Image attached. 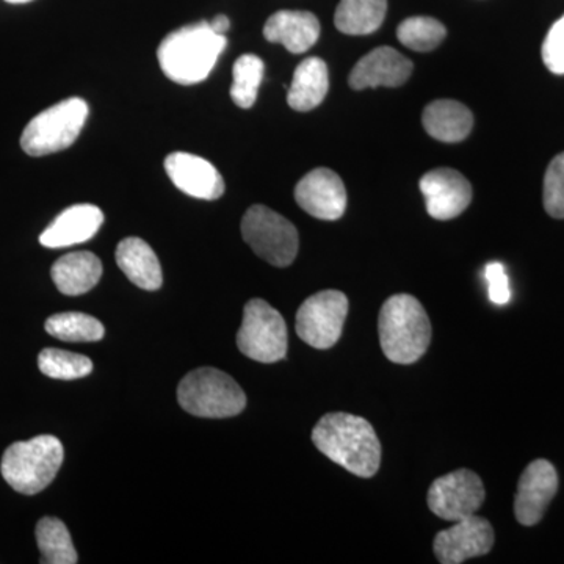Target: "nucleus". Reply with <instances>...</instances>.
Segmentation results:
<instances>
[{"mask_svg":"<svg viewBox=\"0 0 564 564\" xmlns=\"http://www.w3.org/2000/svg\"><path fill=\"white\" fill-rule=\"evenodd\" d=\"M263 36L270 43H280L292 54H303L317 43L321 22L310 11H276L265 22Z\"/></svg>","mask_w":564,"mask_h":564,"instance_id":"nucleus-18","label":"nucleus"},{"mask_svg":"<svg viewBox=\"0 0 564 564\" xmlns=\"http://www.w3.org/2000/svg\"><path fill=\"white\" fill-rule=\"evenodd\" d=\"M388 0H340L334 24L345 35H369L381 28Z\"/></svg>","mask_w":564,"mask_h":564,"instance_id":"nucleus-23","label":"nucleus"},{"mask_svg":"<svg viewBox=\"0 0 564 564\" xmlns=\"http://www.w3.org/2000/svg\"><path fill=\"white\" fill-rule=\"evenodd\" d=\"M177 402L182 410L196 417L225 419L242 413L247 395L228 373L203 367L182 378Z\"/></svg>","mask_w":564,"mask_h":564,"instance_id":"nucleus-5","label":"nucleus"},{"mask_svg":"<svg viewBox=\"0 0 564 564\" xmlns=\"http://www.w3.org/2000/svg\"><path fill=\"white\" fill-rule=\"evenodd\" d=\"M494 545V530L489 521L473 514L456 521L451 529L434 538V555L443 564H459L475 556L489 554Z\"/></svg>","mask_w":564,"mask_h":564,"instance_id":"nucleus-11","label":"nucleus"},{"mask_svg":"<svg viewBox=\"0 0 564 564\" xmlns=\"http://www.w3.org/2000/svg\"><path fill=\"white\" fill-rule=\"evenodd\" d=\"M63 456L65 451L61 440L41 434L31 441L11 444L3 454L0 470L14 491L35 496L57 477Z\"/></svg>","mask_w":564,"mask_h":564,"instance_id":"nucleus-4","label":"nucleus"},{"mask_svg":"<svg viewBox=\"0 0 564 564\" xmlns=\"http://www.w3.org/2000/svg\"><path fill=\"white\" fill-rule=\"evenodd\" d=\"M210 28L218 35H226V32L231 28V22H229L228 17H225V14H218L217 18L210 21Z\"/></svg>","mask_w":564,"mask_h":564,"instance_id":"nucleus-32","label":"nucleus"},{"mask_svg":"<svg viewBox=\"0 0 564 564\" xmlns=\"http://www.w3.org/2000/svg\"><path fill=\"white\" fill-rule=\"evenodd\" d=\"M117 263L137 288L150 292L162 288L161 262L150 245L139 237L121 240L117 248Z\"/></svg>","mask_w":564,"mask_h":564,"instance_id":"nucleus-20","label":"nucleus"},{"mask_svg":"<svg viewBox=\"0 0 564 564\" xmlns=\"http://www.w3.org/2000/svg\"><path fill=\"white\" fill-rule=\"evenodd\" d=\"M544 207L554 218H564V152L556 155L544 176Z\"/></svg>","mask_w":564,"mask_h":564,"instance_id":"nucleus-29","label":"nucleus"},{"mask_svg":"<svg viewBox=\"0 0 564 564\" xmlns=\"http://www.w3.org/2000/svg\"><path fill=\"white\" fill-rule=\"evenodd\" d=\"M288 344V326L282 315L261 299L248 302L237 333L239 350L254 361L272 364L285 358Z\"/></svg>","mask_w":564,"mask_h":564,"instance_id":"nucleus-8","label":"nucleus"},{"mask_svg":"<svg viewBox=\"0 0 564 564\" xmlns=\"http://www.w3.org/2000/svg\"><path fill=\"white\" fill-rule=\"evenodd\" d=\"M348 299L339 291H322L310 296L296 313V334L300 339L318 350H326L339 343Z\"/></svg>","mask_w":564,"mask_h":564,"instance_id":"nucleus-9","label":"nucleus"},{"mask_svg":"<svg viewBox=\"0 0 564 564\" xmlns=\"http://www.w3.org/2000/svg\"><path fill=\"white\" fill-rule=\"evenodd\" d=\"M328 66L318 57H310L296 66L288 102L293 110L310 111L321 106L328 95Z\"/></svg>","mask_w":564,"mask_h":564,"instance_id":"nucleus-22","label":"nucleus"},{"mask_svg":"<svg viewBox=\"0 0 564 564\" xmlns=\"http://www.w3.org/2000/svg\"><path fill=\"white\" fill-rule=\"evenodd\" d=\"M263 73L265 65L258 55L245 54L234 63L231 98L240 109H251L254 106Z\"/></svg>","mask_w":564,"mask_h":564,"instance_id":"nucleus-26","label":"nucleus"},{"mask_svg":"<svg viewBox=\"0 0 564 564\" xmlns=\"http://www.w3.org/2000/svg\"><path fill=\"white\" fill-rule=\"evenodd\" d=\"M413 62L393 47H377L356 63L350 74L351 88L400 87L413 74Z\"/></svg>","mask_w":564,"mask_h":564,"instance_id":"nucleus-16","label":"nucleus"},{"mask_svg":"<svg viewBox=\"0 0 564 564\" xmlns=\"http://www.w3.org/2000/svg\"><path fill=\"white\" fill-rule=\"evenodd\" d=\"M419 187L425 198L426 210L434 220L459 217L473 202V187L462 173L437 169L423 174Z\"/></svg>","mask_w":564,"mask_h":564,"instance_id":"nucleus-12","label":"nucleus"},{"mask_svg":"<svg viewBox=\"0 0 564 564\" xmlns=\"http://www.w3.org/2000/svg\"><path fill=\"white\" fill-rule=\"evenodd\" d=\"M313 443L326 458L358 477H373L380 469V440L373 426L358 415H323L314 426Z\"/></svg>","mask_w":564,"mask_h":564,"instance_id":"nucleus-1","label":"nucleus"},{"mask_svg":"<svg viewBox=\"0 0 564 564\" xmlns=\"http://www.w3.org/2000/svg\"><path fill=\"white\" fill-rule=\"evenodd\" d=\"M447 31L443 22L429 17H413L404 20L397 29L400 43L408 50L430 52L443 43Z\"/></svg>","mask_w":564,"mask_h":564,"instance_id":"nucleus-27","label":"nucleus"},{"mask_svg":"<svg viewBox=\"0 0 564 564\" xmlns=\"http://www.w3.org/2000/svg\"><path fill=\"white\" fill-rule=\"evenodd\" d=\"M226 46V35L215 33L210 22H195L165 36L159 46L158 58L170 80L195 85L207 79Z\"/></svg>","mask_w":564,"mask_h":564,"instance_id":"nucleus-2","label":"nucleus"},{"mask_svg":"<svg viewBox=\"0 0 564 564\" xmlns=\"http://www.w3.org/2000/svg\"><path fill=\"white\" fill-rule=\"evenodd\" d=\"M41 563L76 564L77 552L66 525L57 518H43L36 525Z\"/></svg>","mask_w":564,"mask_h":564,"instance_id":"nucleus-24","label":"nucleus"},{"mask_svg":"<svg viewBox=\"0 0 564 564\" xmlns=\"http://www.w3.org/2000/svg\"><path fill=\"white\" fill-rule=\"evenodd\" d=\"M556 491H558V475L555 467L545 459L530 463L521 475L518 492H516V519L522 525L538 524L543 519Z\"/></svg>","mask_w":564,"mask_h":564,"instance_id":"nucleus-14","label":"nucleus"},{"mask_svg":"<svg viewBox=\"0 0 564 564\" xmlns=\"http://www.w3.org/2000/svg\"><path fill=\"white\" fill-rule=\"evenodd\" d=\"M51 276L63 295H84L101 280L102 263L90 251L69 252L52 265Z\"/></svg>","mask_w":564,"mask_h":564,"instance_id":"nucleus-19","label":"nucleus"},{"mask_svg":"<svg viewBox=\"0 0 564 564\" xmlns=\"http://www.w3.org/2000/svg\"><path fill=\"white\" fill-rule=\"evenodd\" d=\"M295 199L304 212L318 220H339L347 209V191L333 170L315 169L296 184Z\"/></svg>","mask_w":564,"mask_h":564,"instance_id":"nucleus-13","label":"nucleus"},{"mask_svg":"<svg viewBox=\"0 0 564 564\" xmlns=\"http://www.w3.org/2000/svg\"><path fill=\"white\" fill-rule=\"evenodd\" d=\"M422 122L433 139L444 143H458L473 131L474 115L462 102L441 99L425 107Z\"/></svg>","mask_w":564,"mask_h":564,"instance_id":"nucleus-21","label":"nucleus"},{"mask_svg":"<svg viewBox=\"0 0 564 564\" xmlns=\"http://www.w3.org/2000/svg\"><path fill=\"white\" fill-rule=\"evenodd\" d=\"M88 118V104L80 98H69L50 107L28 126L21 135V147L32 158L68 150L80 135Z\"/></svg>","mask_w":564,"mask_h":564,"instance_id":"nucleus-6","label":"nucleus"},{"mask_svg":"<svg viewBox=\"0 0 564 564\" xmlns=\"http://www.w3.org/2000/svg\"><path fill=\"white\" fill-rule=\"evenodd\" d=\"M46 332L65 343H98L104 337L102 323L82 313L55 314L46 321Z\"/></svg>","mask_w":564,"mask_h":564,"instance_id":"nucleus-25","label":"nucleus"},{"mask_svg":"<svg viewBox=\"0 0 564 564\" xmlns=\"http://www.w3.org/2000/svg\"><path fill=\"white\" fill-rule=\"evenodd\" d=\"M104 214L93 204H76L62 212L40 236L46 248H66L87 242L98 234Z\"/></svg>","mask_w":564,"mask_h":564,"instance_id":"nucleus-17","label":"nucleus"},{"mask_svg":"<svg viewBox=\"0 0 564 564\" xmlns=\"http://www.w3.org/2000/svg\"><path fill=\"white\" fill-rule=\"evenodd\" d=\"M39 367L41 373L54 380H79L91 373L93 362L90 358L77 352L46 348L40 352Z\"/></svg>","mask_w":564,"mask_h":564,"instance_id":"nucleus-28","label":"nucleus"},{"mask_svg":"<svg viewBox=\"0 0 564 564\" xmlns=\"http://www.w3.org/2000/svg\"><path fill=\"white\" fill-rule=\"evenodd\" d=\"M6 2H9V3H28V2H32V0H6Z\"/></svg>","mask_w":564,"mask_h":564,"instance_id":"nucleus-33","label":"nucleus"},{"mask_svg":"<svg viewBox=\"0 0 564 564\" xmlns=\"http://www.w3.org/2000/svg\"><path fill=\"white\" fill-rule=\"evenodd\" d=\"M381 348L395 364L419 361L432 340V323L417 299L399 293L386 300L378 321Z\"/></svg>","mask_w":564,"mask_h":564,"instance_id":"nucleus-3","label":"nucleus"},{"mask_svg":"<svg viewBox=\"0 0 564 564\" xmlns=\"http://www.w3.org/2000/svg\"><path fill=\"white\" fill-rule=\"evenodd\" d=\"M429 507L444 521H462L477 514L485 500L481 478L469 469H459L433 481L429 489Z\"/></svg>","mask_w":564,"mask_h":564,"instance_id":"nucleus-10","label":"nucleus"},{"mask_svg":"<svg viewBox=\"0 0 564 564\" xmlns=\"http://www.w3.org/2000/svg\"><path fill=\"white\" fill-rule=\"evenodd\" d=\"M543 61L549 70L564 74V14L552 25L543 44Z\"/></svg>","mask_w":564,"mask_h":564,"instance_id":"nucleus-30","label":"nucleus"},{"mask_svg":"<svg viewBox=\"0 0 564 564\" xmlns=\"http://www.w3.org/2000/svg\"><path fill=\"white\" fill-rule=\"evenodd\" d=\"M242 236L259 258L274 267H289L299 254L295 226L262 204H256L243 215Z\"/></svg>","mask_w":564,"mask_h":564,"instance_id":"nucleus-7","label":"nucleus"},{"mask_svg":"<svg viewBox=\"0 0 564 564\" xmlns=\"http://www.w3.org/2000/svg\"><path fill=\"white\" fill-rule=\"evenodd\" d=\"M486 281H488L489 300L497 306H503L511 300L510 281H508L505 267L500 262L486 265Z\"/></svg>","mask_w":564,"mask_h":564,"instance_id":"nucleus-31","label":"nucleus"},{"mask_svg":"<svg viewBox=\"0 0 564 564\" xmlns=\"http://www.w3.org/2000/svg\"><path fill=\"white\" fill-rule=\"evenodd\" d=\"M165 172L173 184L193 198L214 202L225 193V181L210 162L191 152H172L165 159Z\"/></svg>","mask_w":564,"mask_h":564,"instance_id":"nucleus-15","label":"nucleus"}]
</instances>
